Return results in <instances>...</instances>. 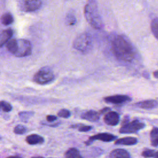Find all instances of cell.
I'll return each mask as SVG.
<instances>
[{
  "label": "cell",
  "mask_w": 158,
  "mask_h": 158,
  "mask_svg": "<svg viewBox=\"0 0 158 158\" xmlns=\"http://www.w3.org/2000/svg\"><path fill=\"white\" fill-rule=\"evenodd\" d=\"M112 52L120 61L131 62L135 57V51L131 43L123 35H114L110 39Z\"/></svg>",
  "instance_id": "6da1fadb"
},
{
  "label": "cell",
  "mask_w": 158,
  "mask_h": 158,
  "mask_svg": "<svg viewBox=\"0 0 158 158\" xmlns=\"http://www.w3.org/2000/svg\"><path fill=\"white\" fill-rule=\"evenodd\" d=\"M84 14L87 22L93 28L101 30L103 28V22L99 15L96 0L88 1L85 6Z\"/></svg>",
  "instance_id": "7a4b0ae2"
},
{
  "label": "cell",
  "mask_w": 158,
  "mask_h": 158,
  "mask_svg": "<svg viewBox=\"0 0 158 158\" xmlns=\"http://www.w3.org/2000/svg\"><path fill=\"white\" fill-rule=\"evenodd\" d=\"M73 47L82 53L88 52L93 47L91 36L88 33L80 34L74 40Z\"/></svg>",
  "instance_id": "3957f363"
},
{
  "label": "cell",
  "mask_w": 158,
  "mask_h": 158,
  "mask_svg": "<svg viewBox=\"0 0 158 158\" xmlns=\"http://www.w3.org/2000/svg\"><path fill=\"white\" fill-rule=\"evenodd\" d=\"M145 126L146 125L144 123L141 122L138 120L130 122L129 116L125 115L122 122L121 127L119 130V133L122 134L135 133L143 129Z\"/></svg>",
  "instance_id": "277c9868"
},
{
  "label": "cell",
  "mask_w": 158,
  "mask_h": 158,
  "mask_svg": "<svg viewBox=\"0 0 158 158\" xmlns=\"http://www.w3.org/2000/svg\"><path fill=\"white\" fill-rule=\"evenodd\" d=\"M55 78L52 70L48 67L41 68L33 76V80L38 85H44L52 82Z\"/></svg>",
  "instance_id": "5b68a950"
},
{
  "label": "cell",
  "mask_w": 158,
  "mask_h": 158,
  "mask_svg": "<svg viewBox=\"0 0 158 158\" xmlns=\"http://www.w3.org/2000/svg\"><path fill=\"white\" fill-rule=\"evenodd\" d=\"M31 44L25 39L16 40V46L14 55L18 57H26L31 54Z\"/></svg>",
  "instance_id": "8992f818"
},
{
  "label": "cell",
  "mask_w": 158,
  "mask_h": 158,
  "mask_svg": "<svg viewBox=\"0 0 158 158\" xmlns=\"http://www.w3.org/2000/svg\"><path fill=\"white\" fill-rule=\"evenodd\" d=\"M42 5L41 0H18L19 9L25 12H31L38 10Z\"/></svg>",
  "instance_id": "52a82bcc"
},
{
  "label": "cell",
  "mask_w": 158,
  "mask_h": 158,
  "mask_svg": "<svg viewBox=\"0 0 158 158\" xmlns=\"http://www.w3.org/2000/svg\"><path fill=\"white\" fill-rule=\"evenodd\" d=\"M117 138V136L109 133H99L89 137V138L85 142V144L86 146H89L95 140H100L103 142H111L116 139Z\"/></svg>",
  "instance_id": "ba28073f"
},
{
  "label": "cell",
  "mask_w": 158,
  "mask_h": 158,
  "mask_svg": "<svg viewBox=\"0 0 158 158\" xmlns=\"http://www.w3.org/2000/svg\"><path fill=\"white\" fill-rule=\"evenodd\" d=\"M131 98L130 96L127 95H123V94H117V95H113V96H109L105 97L104 98V101L109 104H123L128 101H131Z\"/></svg>",
  "instance_id": "9c48e42d"
},
{
  "label": "cell",
  "mask_w": 158,
  "mask_h": 158,
  "mask_svg": "<svg viewBox=\"0 0 158 158\" xmlns=\"http://www.w3.org/2000/svg\"><path fill=\"white\" fill-rule=\"evenodd\" d=\"M104 122L108 125L116 126L120 121V116L118 114L114 111H109L106 113L104 116Z\"/></svg>",
  "instance_id": "30bf717a"
},
{
  "label": "cell",
  "mask_w": 158,
  "mask_h": 158,
  "mask_svg": "<svg viewBox=\"0 0 158 158\" xmlns=\"http://www.w3.org/2000/svg\"><path fill=\"white\" fill-rule=\"evenodd\" d=\"M134 105L141 109H153L157 107V101L154 99H149L136 102Z\"/></svg>",
  "instance_id": "8fae6325"
},
{
  "label": "cell",
  "mask_w": 158,
  "mask_h": 158,
  "mask_svg": "<svg viewBox=\"0 0 158 158\" xmlns=\"http://www.w3.org/2000/svg\"><path fill=\"white\" fill-rule=\"evenodd\" d=\"M81 118L89 122H96L100 118V114L96 110H89L82 113Z\"/></svg>",
  "instance_id": "7c38bea8"
},
{
  "label": "cell",
  "mask_w": 158,
  "mask_h": 158,
  "mask_svg": "<svg viewBox=\"0 0 158 158\" xmlns=\"http://www.w3.org/2000/svg\"><path fill=\"white\" fill-rule=\"evenodd\" d=\"M109 158H131L130 153L123 149H115L112 150L109 156Z\"/></svg>",
  "instance_id": "4fadbf2b"
},
{
  "label": "cell",
  "mask_w": 158,
  "mask_h": 158,
  "mask_svg": "<svg viewBox=\"0 0 158 158\" xmlns=\"http://www.w3.org/2000/svg\"><path fill=\"white\" fill-rule=\"evenodd\" d=\"M138 140L135 137H125L117 139L115 141L114 144L116 145H127V146H132L135 145L138 143Z\"/></svg>",
  "instance_id": "5bb4252c"
},
{
  "label": "cell",
  "mask_w": 158,
  "mask_h": 158,
  "mask_svg": "<svg viewBox=\"0 0 158 158\" xmlns=\"http://www.w3.org/2000/svg\"><path fill=\"white\" fill-rule=\"evenodd\" d=\"M13 35V31L11 28L2 30L0 31V48L6 44Z\"/></svg>",
  "instance_id": "9a60e30c"
},
{
  "label": "cell",
  "mask_w": 158,
  "mask_h": 158,
  "mask_svg": "<svg viewBox=\"0 0 158 158\" xmlns=\"http://www.w3.org/2000/svg\"><path fill=\"white\" fill-rule=\"evenodd\" d=\"M25 141L30 145H36L43 144L44 141V139L39 135L31 134L26 137Z\"/></svg>",
  "instance_id": "2e32d148"
},
{
  "label": "cell",
  "mask_w": 158,
  "mask_h": 158,
  "mask_svg": "<svg viewBox=\"0 0 158 158\" xmlns=\"http://www.w3.org/2000/svg\"><path fill=\"white\" fill-rule=\"evenodd\" d=\"M66 158H83L79 151L75 148H70L65 152Z\"/></svg>",
  "instance_id": "e0dca14e"
},
{
  "label": "cell",
  "mask_w": 158,
  "mask_h": 158,
  "mask_svg": "<svg viewBox=\"0 0 158 158\" xmlns=\"http://www.w3.org/2000/svg\"><path fill=\"white\" fill-rule=\"evenodd\" d=\"M151 144L152 146L157 148L158 146V128L154 127L150 133Z\"/></svg>",
  "instance_id": "ac0fdd59"
},
{
  "label": "cell",
  "mask_w": 158,
  "mask_h": 158,
  "mask_svg": "<svg viewBox=\"0 0 158 158\" xmlns=\"http://www.w3.org/2000/svg\"><path fill=\"white\" fill-rule=\"evenodd\" d=\"M34 114L35 112L33 111H22L19 113V117L22 122L27 123Z\"/></svg>",
  "instance_id": "d6986e66"
},
{
  "label": "cell",
  "mask_w": 158,
  "mask_h": 158,
  "mask_svg": "<svg viewBox=\"0 0 158 158\" xmlns=\"http://www.w3.org/2000/svg\"><path fill=\"white\" fill-rule=\"evenodd\" d=\"M14 22V17L11 13H4L1 17V22L4 25H9Z\"/></svg>",
  "instance_id": "ffe728a7"
},
{
  "label": "cell",
  "mask_w": 158,
  "mask_h": 158,
  "mask_svg": "<svg viewBox=\"0 0 158 158\" xmlns=\"http://www.w3.org/2000/svg\"><path fill=\"white\" fill-rule=\"evenodd\" d=\"M141 156L145 158H158V152L153 149H146L142 152Z\"/></svg>",
  "instance_id": "44dd1931"
},
{
  "label": "cell",
  "mask_w": 158,
  "mask_h": 158,
  "mask_svg": "<svg viewBox=\"0 0 158 158\" xmlns=\"http://www.w3.org/2000/svg\"><path fill=\"white\" fill-rule=\"evenodd\" d=\"M12 110V106L10 103L5 101H0V112H9Z\"/></svg>",
  "instance_id": "7402d4cb"
},
{
  "label": "cell",
  "mask_w": 158,
  "mask_h": 158,
  "mask_svg": "<svg viewBox=\"0 0 158 158\" xmlns=\"http://www.w3.org/2000/svg\"><path fill=\"white\" fill-rule=\"evenodd\" d=\"M151 28L152 34L156 39L158 38V20L157 18H155L151 22Z\"/></svg>",
  "instance_id": "603a6c76"
},
{
  "label": "cell",
  "mask_w": 158,
  "mask_h": 158,
  "mask_svg": "<svg viewBox=\"0 0 158 158\" xmlns=\"http://www.w3.org/2000/svg\"><path fill=\"white\" fill-rule=\"evenodd\" d=\"M70 128H78V130L80 132H87L88 131H90L93 127L90 125H85L83 124H75V125H71Z\"/></svg>",
  "instance_id": "cb8c5ba5"
},
{
  "label": "cell",
  "mask_w": 158,
  "mask_h": 158,
  "mask_svg": "<svg viewBox=\"0 0 158 158\" xmlns=\"http://www.w3.org/2000/svg\"><path fill=\"white\" fill-rule=\"evenodd\" d=\"M27 131V128L22 125H17L14 128V133L17 135H23Z\"/></svg>",
  "instance_id": "d4e9b609"
},
{
  "label": "cell",
  "mask_w": 158,
  "mask_h": 158,
  "mask_svg": "<svg viewBox=\"0 0 158 158\" xmlns=\"http://www.w3.org/2000/svg\"><path fill=\"white\" fill-rule=\"evenodd\" d=\"M71 115V112L69 110L66 109H60L58 112H57V116L59 117L64 118H69Z\"/></svg>",
  "instance_id": "484cf974"
},
{
  "label": "cell",
  "mask_w": 158,
  "mask_h": 158,
  "mask_svg": "<svg viewBox=\"0 0 158 158\" xmlns=\"http://www.w3.org/2000/svg\"><path fill=\"white\" fill-rule=\"evenodd\" d=\"M66 23L69 25H73L76 23V19L73 14H68L66 17Z\"/></svg>",
  "instance_id": "4316f807"
},
{
  "label": "cell",
  "mask_w": 158,
  "mask_h": 158,
  "mask_svg": "<svg viewBox=\"0 0 158 158\" xmlns=\"http://www.w3.org/2000/svg\"><path fill=\"white\" fill-rule=\"evenodd\" d=\"M46 119L47 122H54V121L56 120L57 119V117L55 115H48L46 117Z\"/></svg>",
  "instance_id": "83f0119b"
},
{
  "label": "cell",
  "mask_w": 158,
  "mask_h": 158,
  "mask_svg": "<svg viewBox=\"0 0 158 158\" xmlns=\"http://www.w3.org/2000/svg\"><path fill=\"white\" fill-rule=\"evenodd\" d=\"M109 111H110V109L109 107H105V108H104V109H102V110H100V114H103L104 113H107Z\"/></svg>",
  "instance_id": "f1b7e54d"
},
{
  "label": "cell",
  "mask_w": 158,
  "mask_h": 158,
  "mask_svg": "<svg viewBox=\"0 0 158 158\" xmlns=\"http://www.w3.org/2000/svg\"><path fill=\"white\" fill-rule=\"evenodd\" d=\"M6 158H23V157H22L21 156H10Z\"/></svg>",
  "instance_id": "f546056e"
},
{
  "label": "cell",
  "mask_w": 158,
  "mask_h": 158,
  "mask_svg": "<svg viewBox=\"0 0 158 158\" xmlns=\"http://www.w3.org/2000/svg\"><path fill=\"white\" fill-rule=\"evenodd\" d=\"M143 76L145 77V78H149V73H148V72H144V73H143Z\"/></svg>",
  "instance_id": "4dcf8cb0"
},
{
  "label": "cell",
  "mask_w": 158,
  "mask_h": 158,
  "mask_svg": "<svg viewBox=\"0 0 158 158\" xmlns=\"http://www.w3.org/2000/svg\"><path fill=\"white\" fill-rule=\"evenodd\" d=\"M157 73H158V71H157V70H156V71L153 73V75H154V77H155L156 78H157V77H158Z\"/></svg>",
  "instance_id": "1f68e13d"
},
{
  "label": "cell",
  "mask_w": 158,
  "mask_h": 158,
  "mask_svg": "<svg viewBox=\"0 0 158 158\" xmlns=\"http://www.w3.org/2000/svg\"><path fill=\"white\" fill-rule=\"evenodd\" d=\"M31 158H44V157H40V156H35V157H32Z\"/></svg>",
  "instance_id": "d6a6232c"
},
{
  "label": "cell",
  "mask_w": 158,
  "mask_h": 158,
  "mask_svg": "<svg viewBox=\"0 0 158 158\" xmlns=\"http://www.w3.org/2000/svg\"><path fill=\"white\" fill-rule=\"evenodd\" d=\"M2 139V137L0 136V139Z\"/></svg>",
  "instance_id": "836d02e7"
}]
</instances>
